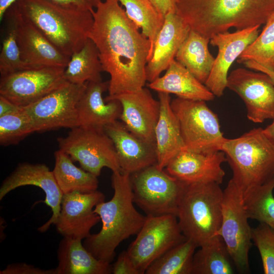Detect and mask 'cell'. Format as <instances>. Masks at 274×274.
I'll return each mask as SVG.
<instances>
[{
    "instance_id": "29",
    "label": "cell",
    "mask_w": 274,
    "mask_h": 274,
    "mask_svg": "<svg viewBox=\"0 0 274 274\" xmlns=\"http://www.w3.org/2000/svg\"><path fill=\"white\" fill-rule=\"evenodd\" d=\"M103 71L97 48L89 38L82 48L71 56L64 76L68 82L83 84L102 81Z\"/></svg>"
},
{
    "instance_id": "23",
    "label": "cell",
    "mask_w": 274,
    "mask_h": 274,
    "mask_svg": "<svg viewBox=\"0 0 274 274\" xmlns=\"http://www.w3.org/2000/svg\"><path fill=\"white\" fill-rule=\"evenodd\" d=\"M109 81L89 82L78 106V126L104 131L106 126L119 119L122 107L116 99L106 101L102 94L108 90Z\"/></svg>"
},
{
    "instance_id": "25",
    "label": "cell",
    "mask_w": 274,
    "mask_h": 274,
    "mask_svg": "<svg viewBox=\"0 0 274 274\" xmlns=\"http://www.w3.org/2000/svg\"><path fill=\"white\" fill-rule=\"evenodd\" d=\"M157 92L174 94L183 99L210 101L214 94L185 66L173 60L165 73L148 85Z\"/></svg>"
},
{
    "instance_id": "20",
    "label": "cell",
    "mask_w": 274,
    "mask_h": 274,
    "mask_svg": "<svg viewBox=\"0 0 274 274\" xmlns=\"http://www.w3.org/2000/svg\"><path fill=\"white\" fill-rule=\"evenodd\" d=\"M226 161L222 151L198 153L184 150L176 155L164 169L185 183L212 182L220 185L225 175L222 164Z\"/></svg>"
},
{
    "instance_id": "17",
    "label": "cell",
    "mask_w": 274,
    "mask_h": 274,
    "mask_svg": "<svg viewBox=\"0 0 274 274\" xmlns=\"http://www.w3.org/2000/svg\"><path fill=\"white\" fill-rule=\"evenodd\" d=\"M105 200L104 193L98 190L63 194L60 212L55 224L57 232L63 237L81 240L87 237L92 228L100 221L93 210Z\"/></svg>"
},
{
    "instance_id": "31",
    "label": "cell",
    "mask_w": 274,
    "mask_h": 274,
    "mask_svg": "<svg viewBox=\"0 0 274 274\" xmlns=\"http://www.w3.org/2000/svg\"><path fill=\"white\" fill-rule=\"evenodd\" d=\"M125 8L130 20L149 40L150 44L148 61L165 17L160 14L149 0H117Z\"/></svg>"
},
{
    "instance_id": "45",
    "label": "cell",
    "mask_w": 274,
    "mask_h": 274,
    "mask_svg": "<svg viewBox=\"0 0 274 274\" xmlns=\"http://www.w3.org/2000/svg\"><path fill=\"white\" fill-rule=\"evenodd\" d=\"M265 134L274 141V118L272 122L266 128L263 129Z\"/></svg>"
},
{
    "instance_id": "30",
    "label": "cell",
    "mask_w": 274,
    "mask_h": 274,
    "mask_svg": "<svg viewBox=\"0 0 274 274\" xmlns=\"http://www.w3.org/2000/svg\"><path fill=\"white\" fill-rule=\"evenodd\" d=\"M193 259L192 274H232V260L220 235L199 247Z\"/></svg>"
},
{
    "instance_id": "15",
    "label": "cell",
    "mask_w": 274,
    "mask_h": 274,
    "mask_svg": "<svg viewBox=\"0 0 274 274\" xmlns=\"http://www.w3.org/2000/svg\"><path fill=\"white\" fill-rule=\"evenodd\" d=\"M8 10L14 21L21 59L27 65L31 68L66 67L70 57L61 52L24 16L15 3Z\"/></svg>"
},
{
    "instance_id": "35",
    "label": "cell",
    "mask_w": 274,
    "mask_h": 274,
    "mask_svg": "<svg viewBox=\"0 0 274 274\" xmlns=\"http://www.w3.org/2000/svg\"><path fill=\"white\" fill-rule=\"evenodd\" d=\"M4 17H6V25L0 54L1 76L32 68L21 59L16 40L14 21L8 10Z\"/></svg>"
},
{
    "instance_id": "36",
    "label": "cell",
    "mask_w": 274,
    "mask_h": 274,
    "mask_svg": "<svg viewBox=\"0 0 274 274\" xmlns=\"http://www.w3.org/2000/svg\"><path fill=\"white\" fill-rule=\"evenodd\" d=\"M36 132L32 121L23 107L0 116V144L7 146L18 144Z\"/></svg>"
},
{
    "instance_id": "12",
    "label": "cell",
    "mask_w": 274,
    "mask_h": 274,
    "mask_svg": "<svg viewBox=\"0 0 274 274\" xmlns=\"http://www.w3.org/2000/svg\"><path fill=\"white\" fill-rule=\"evenodd\" d=\"M86 86L67 82L36 102L23 107L36 132L78 126V106Z\"/></svg>"
},
{
    "instance_id": "41",
    "label": "cell",
    "mask_w": 274,
    "mask_h": 274,
    "mask_svg": "<svg viewBox=\"0 0 274 274\" xmlns=\"http://www.w3.org/2000/svg\"><path fill=\"white\" fill-rule=\"evenodd\" d=\"M158 12L164 17L170 12H176V0H149Z\"/></svg>"
},
{
    "instance_id": "13",
    "label": "cell",
    "mask_w": 274,
    "mask_h": 274,
    "mask_svg": "<svg viewBox=\"0 0 274 274\" xmlns=\"http://www.w3.org/2000/svg\"><path fill=\"white\" fill-rule=\"evenodd\" d=\"M65 68L43 66L2 75L0 95L21 107L27 106L67 83Z\"/></svg>"
},
{
    "instance_id": "3",
    "label": "cell",
    "mask_w": 274,
    "mask_h": 274,
    "mask_svg": "<svg viewBox=\"0 0 274 274\" xmlns=\"http://www.w3.org/2000/svg\"><path fill=\"white\" fill-rule=\"evenodd\" d=\"M176 14L190 29L211 39L230 28L265 24L274 0H176Z\"/></svg>"
},
{
    "instance_id": "6",
    "label": "cell",
    "mask_w": 274,
    "mask_h": 274,
    "mask_svg": "<svg viewBox=\"0 0 274 274\" xmlns=\"http://www.w3.org/2000/svg\"><path fill=\"white\" fill-rule=\"evenodd\" d=\"M223 197L219 184L185 183L177 217L182 233L197 247L219 235Z\"/></svg>"
},
{
    "instance_id": "19",
    "label": "cell",
    "mask_w": 274,
    "mask_h": 274,
    "mask_svg": "<svg viewBox=\"0 0 274 274\" xmlns=\"http://www.w3.org/2000/svg\"><path fill=\"white\" fill-rule=\"evenodd\" d=\"M116 99L121 105L119 119L127 129L143 140L155 144L154 130L160 113L159 100L144 87L141 90L122 93L106 101Z\"/></svg>"
},
{
    "instance_id": "40",
    "label": "cell",
    "mask_w": 274,
    "mask_h": 274,
    "mask_svg": "<svg viewBox=\"0 0 274 274\" xmlns=\"http://www.w3.org/2000/svg\"><path fill=\"white\" fill-rule=\"evenodd\" d=\"M60 6L83 11H91L102 2L101 0H48Z\"/></svg>"
},
{
    "instance_id": "44",
    "label": "cell",
    "mask_w": 274,
    "mask_h": 274,
    "mask_svg": "<svg viewBox=\"0 0 274 274\" xmlns=\"http://www.w3.org/2000/svg\"><path fill=\"white\" fill-rule=\"evenodd\" d=\"M20 0H0V20L2 21L8 10Z\"/></svg>"
},
{
    "instance_id": "42",
    "label": "cell",
    "mask_w": 274,
    "mask_h": 274,
    "mask_svg": "<svg viewBox=\"0 0 274 274\" xmlns=\"http://www.w3.org/2000/svg\"><path fill=\"white\" fill-rule=\"evenodd\" d=\"M21 108V107L0 95V116L16 112Z\"/></svg>"
},
{
    "instance_id": "10",
    "label": "cell",
    "mask_w": 274,
    "mask_h": 274,
    "mask_svg": "<svg viewBox=\"0 0 274 274\" xmlns=\"http://www.w3.org/2000/svg\"><path fill=\"white\" fill-rule=\"evenodd\" d=\"M176 216H146L145 221L126 250L141 274L171 248L185 241Z\"/></svg>"
},
{
    "instance_id": "33",
    "label": "cell",
    "mask_w": 274,
    "mask_h": 274,
    "mask_svg": "<svg viewBox=\"0 0 274 274\" xmlns=\"http://www.w3.org/2000/svg\"><path fill=\"white\" fill-rule=\"evenodd\" d=\"M273 189L274 177L241 194L248 218L264 223L274 230Z\"/></svg>"
},
{
    "instance_id": "28",
    "label": "cell",
    "mask_w": 274,
    "mask_h": 274,
    "mask_svg": "<svg viewBox=\"0 0 274 274\" xmlns=\"http://www.w3.org/2000/svg\"><path fill=\"white\" fill-rule=\"evenodd\" d=\"M55 165L52 170L63 194L73 192L88 193L97 190V177L78 167L65 153L60 150L54 153Z\"/></svg>"
},
{
    "instance_id": "5",
    "label": "cell",
    "mask_w": 274,
    "mask_h": 274,
    "mask_svg": "<svg viewBox=\"0 0 274 274\" xmlns=\"http://www.w3.org/2000/svg\"><path fill=\"white\" fill-rule=\"evenodd\" d=\"M221 151L232 169L231 179L241 194L274 177V141L263 128H253L238 138L226 139Z\"/></svg>"
},
{
    "instance_id": "16",
    "label": "cell",
    "mask_w": 274,
    "mask_h": 274,
    "mask_svg": "<svg viewBox=\"0 0 274 274\" xmlns=\"http://www.w3.org/2000/svg\"><path fill=\"white\" fill-rule=\"evenodd\" d=\"M28 185L37 186L44 191L45 199L43 202L51 209L52 215L50 219L38 229L39 232H44L51 225L56 224L63 196L53 172L46 164L19 163L2 182L0 187V200L16 188Z\"/></svg>"
},
{
    "instance_id": "8",
    "label": "cell",
    "mask_w": 274,
    "mask_h": 274,
    "mask_svg": "<svg viewBox=\"0 0 274 274\" xmlns=\"http://www.w3.org/2000/svg\"><path fill=\"white\" fill-rule=\"evenodd\" d=\"M133 201L147 216H177L185 183L156 164L130 175Z\"/></svg>"
},
{
    "instance_id": "34",
    "label": "cell",
    "mask_w": 274,
    "mask_h": 274,
    "mask_svg": "<svg viewBox=\"0 0 274 274\" xmlns=\"http://www.w3.org/2000/svg\"><path fill=\"white\" fill-rule=\"evenodd\" d=\"M264 24L261 33L240 55L237 62L252 60L274 71V12Z\"/></svg>"
},
{
    "instance_id": "2",
    "label": "cell",
    "mask_w": 274,
    "mask_h": 274,
    "mask_svg": "<svg viewBox=\"0 0 274 274\" xmlns=\"http://www.w3.org/2000/svg\"><path fill=\"white\" fill-rule=\"evenodd\" d=\"M112 198L97 204L93 211L101 221L100 230L84 239V247L97 259L110 263L115 256L119 244L130 236L137 234L146 218L134 206L130 175L113 172Z\"/></svg>"
},
{
    "instance_id": "4",
    "label": "cell",
    "mask_w": 274,
    "mask_h": 274,
    "mask_svg": "<svg viewBox=\"0 0 274 274\" xmlns=\"http://www.w3.org/2000/svg\"><path fill=\"white\" fill-rule=\"evenodd\" d=\"M20 12L63 54L71 57L89 39L91 11L64 7L48 0H20Z\"/></svg>"
},
{
    "instance_id": "18",
    "label": "cell",
    "mask_w": 274,
    "mask_h": 274,
    "mask_svg": "<svg viewBox=\"0 0 274 274\" xmlns=\"http://www.w3.org/2000/svg\"><path fill=\"white\" fill-rule=\"evenodd\" d=\"M260 26L218 33L210 39V44L217 47L218 54L204 85L215 96L223 95L230 67L257 37Z\"/></svg>"
},
{
    "instance_id": "1",
    "label": "cell",
    "mask_w": 274,
    "mask_h": 274,
    "mask_svg": "<svg viewBox=\"0 0 274 274\" xmlns=\"http://www.w3.org/2000/svg\"><path fill=\"white\" fill-rule=\"evenodd\" d=\"M89 35L96 45L103 71L110 76L108 99L139 91L147 81L150 44L117 0H105L92 11Z\"/></svg>"
},
{
    "instance_id": "9",
    "label": "cell",
    "mask_w": 274,
    "mask_h": 274,
    "mask_svg": "<svg viewBox=\"0 0 274 274\" xmlns=\"http://www.w3.org/2000/svg\"><path fill=\"white\" fill-rule=\"evenodd\" d=\"M59 149L82 168L98 177L104 167L121 172L114 144L105 131L77 126L57 139Z\"/></svg>"
},
{
    "instance_id": "11",
    "label": "cell",
    "mask_w": 274,
    "mask_h": 274,
    "mask_svg": "<svg viewBox=\"0 0 274 274\" xmlns=\"http://www.w3.org/2000/svg\"><path fill=\"white\" fill-rule=\"evenodd\" d=\"M222 215L219 235L237 270L247 273L249 271L252 228L248 223L241 193L231 179L223 190Z\"/></svg>"
},
{
    "instance_id": "14",
    "label": "cell",
    "mask_w": 274,
    "mask_h": 274,
    "mask_svg": "<svg viewBox=\"0 0 274 274\" xmlns=\"http://www.w3.org/2000/svg\"><path fill=\"white\" fill-rule=\"evenodd\" d=\"M226 87L244 101L250 121L259 123L274 118V84L266 74L236 68L228 75Z\"/></svg>"
},
{
    "instance_id": "38",
    "label": "cell",
    "mask_w": 274,
    "mask_h": 274,
    "mask_svg": "<svg viewBox=\"0 0 274 274\" xmlns=\"http://www.w3.org/2000/svg\"><path fill=\"white\" fill-rule=\"evenodd\" d=\"M0 274H55V270L43 269L31 264L18 262L8 265L0 271Z\"/></svg>"
},
{
    "instance_id": "32",
    "label": "cell",
    "mask_w": 274,
    "mask_h": 274,
    "mask_svg": "<svg viewBox=\"0 0 274 274\" xmlns=\"http://www.w3.org/2000/svg\"><path fill=\"white\" fill-rule=\"evenodd\" d=\"M192 241L186 239L166 252L147 269L146 274H192L196 249Z\"/></svg>"
},
{
    "instance_id": "22",
    "label": "cell",
    "mask_w": 274,
    "mask_h": 274,
    "mask_svg": "<svg viewBox=\"0 0 274 274\" xmlns=\"http://www.w3.org/2000/svg\"><path fill=\"white\" fill-rule=\"evenodd\" d=\"M190 29L176 12L165 16L163 24L155 41L152 55L146 67L147 81L153 82L166 71Z\"/></svg>"
},
{
    "instance_id": "39",
    "label": "cell",
    "mask_w": 274,
    "mask_h": 274,
    "mask_svg": "<svg viewBox=\"0 0 274 274\" xmlns=\"http://www.w3.org/2000/svg\"><path fill=\"white\" fill-rule=\"evenodd\" d=\"M113 274H141L129 256L127 251H122L112 265Z\"/></svg>"
},
{
    "instance_id": "26",
    "label": "cell",
    "mask_w": 274,
    "mask_h": 274,
    "mask_svg": "<svg viewBox=\"0 0 274 274\" xmlns=\"http://www.w3.org/2000/svg\"><path fill=\"white\" fill-rule=\"evenodd\" d=\"M55 274H110L111 263L99 260L89 252L82 240L63 237L57 249Z\"/></svg>"
},
{
    "instance_id": "27",
    "label": "cell",
    "mask_w": 274,
    "mask_h": 274,
    "mask_svg": "<svg viewBox=\"0 0 274 274\" xmlns=\"http://www.w3.org/2000/svg\"><path fill=\"white\" fill-rule=\"evenodd\" d=\"M210 40L190 29L180 47L175 59L204 84L215 60L208 48Z\"/></svg>"
},
{
    "instance_id": "21",
    "label": "cell",
    "mask_w": 274,
    "mask_h": 274,
    "mask_svg": "<svg viewBox=\"0 0 274 274\" xmlns=\"http://www.w3.org/2000/svg\"><path fill=\"white\" fill-rule=\"evenodd\" d=\"M104 131L114 144L121 172L131 175L156 164L155 144L138 137L122 122L116 121Z\"/></svg>"
},
{
    "instance_id": "7",
    "label": "cell",
    "mask_w": 274,
    "mask_h": 274,
    "mask_svg": "<svg viewBox=\"0 0 274 274\" xmlns=\"http://www.w3.org/2000/svg\"><path fill=\"white\" fill-rule=\"evenodd\" d=\"M186 150L198 153L221 151L226 138L217 115L206 101L179 97L171 100Z\"/></svg>"
},
{
    "instance_id": "43",
    "label": "cell",
    "mask_w": 274,
    "mask_h": 274,
    "mask_svg": "<svg viewBox=\"0 0 274 274\" xmlns=\"http://www.w3.org/2000/svg\"><path fill=\"white\" fill-rule=\"evenodd\" d=\"M243 63H244L247 67L250 69L266 74L270 77L274 84V71L269 70L260 65L257 62L252 60H248L245 61Z\"/></svg>"
},
{
    "instance_id": "37",
    "label": "cell",
    "mask_w": 274,
    "mask_h": 274,
    "mask_svg": "<svg viewBox=\"0 0 274 274\" xmlns=\"http://www.w3.org/2000/svg\"><path fill=\"white\" fill-rule=\"evenodd\" d=\"M252 240L257 248L265 274H274V230L260 223L252 228Z\"/></svg>"
},
{
    "instance_id": "24",
    "label": "cell",
    "mask_w": 274,
    "mask_h": 274,
    "mask_svg": "<svg viewBox=\"0 0 274 274\" xmlns=\"http://www.w3.org/2000/svg\"><path fill=\"white\" fill-rule=\"evenodd\" d=\"M160 113L154 130L156 165L164 169L179 152L186 150L178 120L171 106L169 94L158 92Z\"/></svg>"
}]
</instances>
